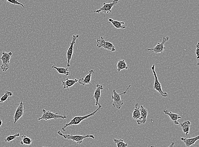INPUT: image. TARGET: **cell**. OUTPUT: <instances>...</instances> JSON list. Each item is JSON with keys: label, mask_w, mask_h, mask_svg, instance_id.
<instances>
[{"label": "cell", "mask_w": 199, "mask_h": 147, "mask_svg": "<svg viewBox=\"0 0 199 147\" xmlns=\"http://www.w3.org/2000/svg\"><path fill=\"white\" fill-rule=\"evenodd\" d=\"M99 107L96 110L94 111V112H92L90 114H88V115L84 116H75L73 119H72L70 122L69 123H66L65 125H64L62 128V129L63 131H66V129L68 127L71 126L73 125H78L80 124L81 123L82 121H83V120L87 119L88 118L90 117V116H94L96 113H97L98 111H99L100 109L102 107V106L100 105V104H99Z\"/></svg>", "instance_id": "obj_1"}, {"label": "cell", "mask_w": 199, "mask_h": 147, "mask_svg": "<svg viewBox=\"0 0 199 147\" xmlns=\"http://www.w3.org/2000/svg\"><path fill=\"white\" fill-rule=\"evenodd\" d=\"M58 135L64 138L72 140L74 142H77L78 144H81L85 139L90 138L93 139H95V137L93 135L91 134H87L86 135H71V134H67L64 135L60 131H58Z\"/></svg>", "instance_id": "obj_2"}, {"label": "cell", "mask_w": 199, "mask_h": 147, "mask_svg": "<svg viewBox=\"0 0 199 147\" xmlns=\"http://www.w3.org/2000/svg\"><path fill=\"white\" fill-rule=\"evenodd\" d=\"M66 114H65L63 115H60L58 113H54L50 111H46L45 109H42V114L41 117L38 118V120L40 121L41 120H45L47 121L48 120L54 119L56 120L59 119L67 118Z\"/></svg>", "instance_id": "obj_3"}, {"label": "cell", "mask_w": 199, "mask_h": 147, "mask_svg": "<svg viewBox=\"0 0 199 147\" xmlns=\"http://www.w3.org/2000/svg\"><path fill=\"white\" fill-rule=\"evenodd\" d=\"M131 86V85H129L126 90L124 92L121 93V94H118V93L116 92V90L118 89V87L116 88V89L113 90V95H112L111 97L112 99L113 100L112 105L114 107L118 109H120L121 108L122 106L123 105L124 103L123 101L121 99V95H125V94H126Z\"/></svg>", "instance_id": "obj_4"}, {"label": "cell", "mask_w": 199, "mask_h": 147, "mask_svg": "<svg viewBox=\"0 0 199 147\" xmlns=\"http://www.w3.org/2000/svg\"><path fill=\"white\" fill-rule=\"evenodd\" d=\"M2 55L0 59L2 60V63L0 67L2 71L5 72L10 67V60L13 55V53L11 51L8 53L3 51L2 53Z\"/></svg>", "instance_id": "obj_5"}, {"label": "cell", "mask_w": 199, "mask_h": 147, "mask_svg": "<svg viewBox=\"0 0 199 147\" xmlns=\"http://www.w3.org/2000/svg\"><path fill=\"white\" fill-rule=\"evenodd\" d=\"M97 41V48H103L111 52L116 51V48L114 45L111 42L106 41L102 36L98 38Z\"/></svg>", "instance_id": "obj_6"}, {"label": "cell", "mask_w": 199, "mask_h": 147, "mask_svg": "<svg viewBox=\"0 0 199 147\" xmlns=\"http://www.w3.org/2000/svg\"><path fill=\"white\" fill-rule=\"evenodd\" d=\"M151 69L153 71V74L155 78V81H154V84L153 86L154 89L158 92L161 95V96L163 97H166L168 96L167 93L164 92L162 90L161 88V84L159 81L158 78H157V74L155 71V65L153 64L151 67Z\"/></svg>", "instance_id": "obj_7"}, {"label": "cell", "mask_w": 199, "mask_h": 147, "mask_svg": "<svg viewBox=\"0 0 199 147\" xmlns=\"http://www.w3.org/2000/svg\"><path fill=\"white\" fill-rule=\"evenodd\" d=\"M169 40V37L168 36L163 37L161 42L158 43L157 45L155 46L154 48L148 49L147 50L148 51H152V52L154 53L163 54L164 50L166 49V47H165V43Z\"/></svg>", "instance_id": "obj_8"}, {"label": "cell", "mask_w": 199, "mask_h": 147, "mask_svg": "<svg viewBox=\"0 0 199 147\" xmlns=\"http://www.w3.org/2000/svg\"><path fill=\"white\" fill-rule=\"evenodd\" d=\"M120 1V0H113L112 2L109 3H104L100 9L94 11V12L97 13H100V12H102L104 13H108L111 12L113 7L118 4V2Z\"/></svg>", "instance_id": "obj_9"}, {"label": "cell", "mask_w": 199, "mask_h": 147, "mask_svg": "<svg viewBox=\"0 0 199 147\" xmlns=\"http://www.w3.org/2000/svg\"><path fill=\"white\" fill-rule=\"evenodd\" d=\"M79 37V35H73L72 36V41L70 43V46L67 52V67H70V63L71 61L74 51V46L76 43V40Z\"/></svg>", "instance_id": "obj_10"}, {"label": "cell", "mask_w": 199, "mask_h": 147, "mask_svg": "<svg viewBox=\"0 0 199 147\" xmlns=\"http://www.w3.org/2000/svg\"><path fill=\"white\" fill-rule=\"evenodd\" d=\"M23 98L21 100L19 105L16 109L15 113L13 116L14 123V124L24 114V109H25V104L23 102Z\"/></svg>", "instance_id": "obj_11"}, {"label": "cell", "mask_w": 199, "mask_h": 147, "mask_svg": "<svg viewBox=\"0 0 199 147\" xmlns=\"http://www.w3.org/2000/svg\"><path fill=\"white\" fill-rule=\"evenodd\" d=\"M148 114V110L144 107L143 105H141L140 116L139 118L136 120L137 125H141L145 124L146 123Z\"/></svg>", "instance_id": "obj_12"}, {"label": "cell", "mask_w": 199, "mask_h": 147, "mask_svg": "<svg viewBox=\"0 0 199 147\" xmlns=\"http://www.w3.org/2000/svg\"><path fill=\"white\" fill-rule=\"evenodd\" d=\"M103 89V86L102 85H99V84H97L96 86V89L94 93V96H93V99H94L95 100L96 103L95 104V106H97L99 104V100L101 97V91Z\"/></svg>", "instance_id": "obj_13"}, {"label": "cell", "mask_w": 199, "mask_h": 147, "mask_svg": "<svg viewBox=\"0 0 199 147\" xmlns=\"http://www.w3.org/2000/svg\"><path fill=\"white\" fill-rule=\"evenodd\" d=\"M189 137L188 138H183L181 137V140L184 142L185 146L187 147H189L191 146L194 145L195 142L199 140V135L197 136L194 137H190L189 135L188 136Z\"/></svg>", "instance_id": "obj_14"}, {"label": "cell", "mask_w": 199, "mask_h": 147, "mask_svg": "<svg viewBox=\"0 0 199 147\" xmlns=\"http://www.w3.org/2000/svg\"><path fill=\"white\" fill-rule=\"evenodd\" d=\"M163 112L169 116L171 120L173 121L174 124L176 125L179 124L178 120L181 118V117L178 114L173 113L171 112H169V111L166 109H164L163 111Z\"/></svg>", "instance_id": "obj_15"}, {"label": "cell", "mask_w": 199, "mask_h": 147, "mask_svg": "<svg viewBox=\"0 0 199 147\" xmlns=\"http://www.w3.org/2000/svg\"><path fill=\"white\" fill-rule=\"evenodd\" d=\"M94 71L93 70H90L89 71V73L84 78H81L79 79L78 80V83L79 84H81L83 86H85L86 85H88V84H90L91 85V83H90V80H91L92 74L94 73Z\"/></svg>", "instance_id": "obj_16"}, {"label": "cell", "mask_w": 199, "mask_h": 147, "mask_svg": "<svg viewBox=\"0 0 199 147\" xmlns=\"http://www.w3.org/2000/svg\"><path fill=\"white\" fill-rule=\"evenodd\" d=\"M79 79H75L74 80H70L66 78L65 81H62V86H63V89H67L69 87L74 86L76 83L78 82Z\"/></svg>", "instance_id": "obj_17"}, {"label": "cell", "mask_w": 199, "mask_h": 147, "mask_svg": "<svg viewBox=\"0 0 199 147\" xmlns=\"http://www.w3.org/2000/svg\"><path fill=\"white\" fill-rule=\"evenodd\" d=\"M191 125V122L189 121H185L181 123V127L182 128V131L185 135L188 136L189 133L190 127Z\"/></svg>", "instance_id": "obj_18"}, {"label": "cell", "mask_w": 199, "mask_h": 147, "mask_svg": "<svg viewBox=\"0 0 199 147\" xmlns=\"http://www.w3.org/2000/svg\"><path fill=\"white\" fill-rule=\"evenodd\" d=\"M108 21H109V23H111L116 29H121L124 30V29L126 28V27H125V22H124L116 21V20H113L112 18H109L108 19Z\"/></svg>", "instance_id": "obj_19"}, {"label": "cell", "mask_w": 199, "mask_h": 147, "mask_svg": "<svg viewBox=\"0 0 199 147\" xmlns=\"http://www.w3.org/2000/svg\"><path fill=\"white\" fill-rule=\"evenodd\" d=\"M141 115V106L139 104H136L135 105L133 112V118L134 120H137L139 118Z\"/></svg>", "instance_id": "obj_20"}, {"label": "cell", "mask_w": 199, "mask_h": 147, "mask_svg": "<svg viewBox=\"0 0 199 147\" xmlns=\"http://www.w3.org/2000/svg\"><path fill=\"white\" fill-rule=\"evenodd\" d=\"M51 67L52 68H55L59 74L65 75L66 76H69L70 75V72L68 71L69 68L68 67L66 68H58V67H56L54 65H53Z\"/></svg>", "instance_id": "obj_21"}, {"label": "cell", "mask_w": 199, "mask_h": 147, "mask_svg": "<svg viewBox=\"0 0 199 147\" xmlns=\"http://www.w3.org/2000/svg\"><path fill=\"white\" fill-rule=\"evenodd\" d=\"M116 67L117 68V71L119 72L123 69H127L128 67H127V63L125 60H119L117 63Z\"/></svg>", "instance_id": "obj_22"}, {"label": "cell", "mask_w": 199, "mask_h": 147, "mask_svg": "<svg viewBox=\"0 0 199 147\" xmlns=\"http://www.w3.org/2000/svg\"><path fill=\"white\" fill-rule=\"evenodd\" d=\"M32 139L30 137H26L25 135H22L21 136V142H20L21 145H30L32 144Z\"/></svg>", "instance_id": "obj_23"}, {"label": "cell", "mask_w": 199, "mask_h": 147, "mask_svg": "<svg viewBox=\"0 0 199 147\" xmlns=\"http://www.w3.org/2000/svg\"><path fill=\"white\" fill-rule=\"evenodd\" d=\"M113 141L117 145V147H127L128 146V144L125 143L122 139H114Z\"/></svg>", "instance_id": "obj_24"}, {"label": "cell", "mask_w": 199, "mask_h": 147, "mask_svg": "<svg viewBox=\"0 0 199 147\" xmlns=\"http://www.w3.org/2000/svg\"><path fill=\"white\" fill-rule=\"evenodd\" d=\"M13 94L12 92L10 91H6L5 92V94L4 95H3L0 99V102L1 103H4L5 101L6 100L8 99L9 96H12Z\"/></svg>", "instance_id": "obj_25"}, {"label": "cell", "mask_w": 199, "mask_h": 147, "mask_svg": "<svg viewBox=\"0 0 199 147\" xmlns=\"http://www.w3.org/2000/svg\"><path fill=\"white\" fill-rule=\"evenodd\" d=\"M20 136V134L19 133H15L14 135L9 136L6 137V138L5 140H4V142H10L11 141H12V140H14V139H16L17 137H19Z\"/></svg>", "instance_id": "obj_26"}, {"label": "cell", "mask_w": 199, "mask_h": 147, "mask_svg": "<svg viewBox=\"0 0 199 147\" xmlns=\"http://www.w3.org/2000/svg\"><path fill=\"white\" fill-rule=\"evenodd\" d=\"M8 2L10 3V4H14V5H20L23 8H24V5L21 3L18 2L17 0H6Z\"/></svg>", "instance_id": "obj_27"}, {"label": "cell", "mask_w": 199, "mask_h": 147, "mask_svg": "<svg viewBox=\"0 0 199 147\" xmlns=\"http://www.w3.org/2000/svg\"><path fill=\"white\" fill-rule=\"evenodd\" d=\"M199 43L198 42L196 45V55L197 56V59L198 60L199 58Z\"/></svg>", "instance_id": "obj_28"}, {"label": "cell", "mask_w": 199, "mask_h": 147, "mask_svg": "<svg viewBox=\"0 0 199 147\" xmlns=\"http://www.w3.org/2000/svg\"><path fill=\"white\" fill-rule=\"evenodd\" d=\"M174 142H172V143L169 146H168L167 147H174ZM150 147H155V146H154L153 145H152L151 146H150Z\"/></svg>", "instance_id": "obj_29"}, {"label": "cell", "mask_w": 199, "mask_h": 147, "mask_svg": "<svg viewBox=\"0 0 199 147\" xmlns=\"http://www.w3.org/2000/svg\"><path fill=\"white\" fill-rule=\"evenodd\" d=\"M2 123H3V122H2V120L0 119V127L2 126Z\"/></svg>", "instance_id": "obj_30"}, {"label": "cell", "mask_w": 199, "mask_h": 147, "mask_svg": "<svg viewBox=\"0 0 199 147\" xmlns=\"http://www.w3.org/2000/svg\"><path fill=\"white\" fill-rule=\"evenodd\" d=\"M50 147L49 146H43V147Z\"/></svg>", "instance_id": "obj_31"}, {"label": "cell", "mask_w": 199, "mask_h": 147, "mask_svg": "<svg viewBox=\"0 0 199 147\" xmlns=\"http://www.w3.org/2000/svg\"><path fill=\"white\" fill-rule=\"evenodd\" d=\"M0 103H1V102H0Z\"/></svg>", "instance_id": "obj_32"}]
</instances>
